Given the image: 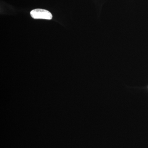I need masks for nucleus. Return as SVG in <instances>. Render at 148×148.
<instances>
[{"instance_id": "1", "label": "nucleus", "mask_w": 148, "mask_h": 148, "mask_svg": "<svg viewBox=\"0 0 148 148\" xmlns=\"http://www.w3.org/2000/svg\"><path fill=\"white\" fill-rule=\"evenodd\" d=\"M30 14L34 19H44L51 20L52 15L50 12L42 9H36L31 11Z\"/></svg>"}]
</instances>
